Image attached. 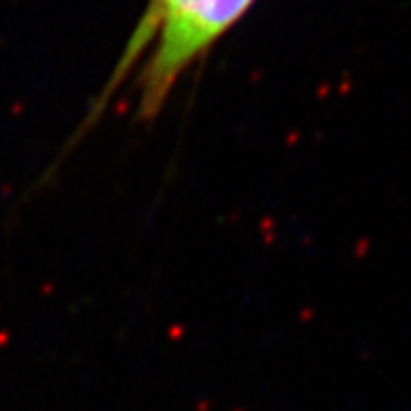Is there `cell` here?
<instances>
[{"label":"cell","instance_id":"obj_1","mask_svg":"<svg viewBox=\"0 0 411 411\" xmlns=\"http://www.w3.org/2000/svg\"><path fill=\"white\" fill-rule=\"evenodd\" d=\"M252 5L254 0H151L89 122L101 113L113 89L131 74L147 49L151 53L137 78V113L139 120L155 118L185 71L208 53Z\"/></svg>","mask_w":411,"mask_h":411}]
</instances>
